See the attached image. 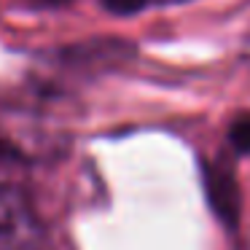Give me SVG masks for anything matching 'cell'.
Returning <instances> with one entry per match:
<instances>
[{"label":"cell","mask_w":250,"mask_h":250,"mask_svg":"<svg viewBox=\"0 0 250 250\" xmlns=\"http://www.w3.org/2000/svg\"><path fill=\"white\" fill-rule=\"evenodd\" d=\"M205 188L212 210L221 215L223 223L234 226L239 218V188L234 183V175L226 164H210L205 167Z\"/></svg>","instance_id":"obj_2"},{"label":"cell","mask_w":250,"mask_h":250,"mask_svg":"<svg viewBox=\"0 0 250 250\" xmlns=\"http://www.w3.org/2000/svg\"><path fill=\"white\" fill-rule=\"evenodd\" d=\"M33 6H41V8H60V6H67L70 0H27Z\"/></svg>","instance_id":"obj_6"},{"label":"cell","mask_w":250,"mask_h":250,"mask_svg":"<svg viewBox=\"0 0 250 250\" xmlns=\"http://www.w3.org/2000/svg\"><path fill=\"white\" fill-rule=\"evenodd\" d=\"M151 3H180V0H151Z\"/></svg>","instance_id":"obj_7"},{"label":"cell","mask_w":250,"mask_h":250,"mask_svg":"<svg viewBox=\"0 0 250 250\" xmlns=\"http://www.w3.org/2000/svg\"><path fill=\"white\" fill-rule=\"evenodd\" d=\"M229 143L237 153H250V116H239L229 126Z\"/></svg>","instance_id":"obj_3"},{"label":"cell","mask_w":250,"mask_h":250,"mask_svg":"<svg viewBox=\"0 0 250 250\" xmlns=\"http://www.w3.org/2000/svg\"><path fill=\"white\" fill-rule=\"evenodd\" d=\"M6 159H22V156H19V151L11 146V143L0 137V162H6Z\"/></svg>","instance_id":"obj_5"},{"label":"cell","mask_w":250,"mask_h":250,"mask_svg":"<svg viewBox=\"0 0 250 250\" xmlns=\"http://www.w3.org/2000/svg\"><path fill=\"white\" fill-rule=\"evenodd\" d=\"M151 0H103V6L108 8V11L113 14H121V17H126V14H137L140 8H146Z\"/></svg>","instance_id":"obj_4"},{"label":"cell","mask_w":250,"mask_h":250,"mask_svg":"<svg viewBox=\"0 0 250 250\" xmlns=\"http://www.w3.org/2000/svg\"><path fill=\"white\" fill-rule=\"evenodd\" d=\"M43 229L27 194L17 186H0V250H35Z\"/></svg>","instance_id":"obj_1"}]
</instances>
